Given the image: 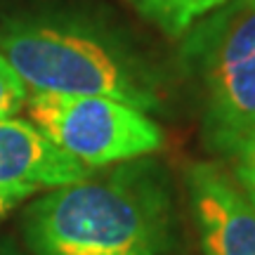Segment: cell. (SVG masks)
I'll return each mask as SVG.
<instances>
[{"label":"cell","instance_id":"obj_11","mask_svg":"<svg viewBox=\"0 0 255 255\" xmlns=\"http://www.w3.org/2000/svg\"><path fill=\"white\" fill-rule=\"evenodd\" d=\"M0 255H19V253H14V251H5V248H2V251H0Z\"/></svg>","mask_w":255,"mask_h":255},{"label":"cell","instance_id":"obj_5","mask_svg":"<svg viewBox=\"0 0 255 255\" xmlns=\"http://www.w3.org/2000/svg\"><path fill=\"white\" fill-rule=\"evenodd\" d=\"M187 191L203 255H255V206L215 163L187 168Z\"/></svg>","mask_w":255,"mask_h":255},{"label":"cell","instance_id":"obj_10","mask_svg":"<svg viewBox=\"0 0 255 255\" xmlns=\"http://www.w3.org/2000/svg\"><path fill=\"white\" fill-rule=\"evenodd\" d=\"M21 199H26L24 194H19V191H5L0 189V215H5L12 206H17Z\"/></svg>","mask_w":255,"mask_h":255},{"label":"cell","instance_id":"obj_9","mask_svg":"<svg viewBox=\"0 0 255 255\" xmlns=\"http://www.w3.org/2000/svg\"><path fill=\"white\" fill-rule=\"evenodd\" d=\"M234 173H237V184L244 189L251 203L255 206V139H251L237 156H234Z\"/></svg>","mask_w":255,"mask_h":255},{"label":"cell","instance_id":"obj_4","mask_svg":"<svg viewBox=\"0 0 255 255\" xmlns=\"http://www.w3.org/2000/svg\"><path fill=\"white\" fill-rule=\"evenodd\" d=\"M24 109L59 151L90 170L151 156L165 139L146 111L111 97L31 92Z\"/></svg>","mask_w":255,"mask_h":255},{"label":"cell","instance_id":"obj_2","mask_svg":"<svg viewBox=\"0 0 255 255\" xmlns=\"http://www.w3.org/2000/svg\"><path fill=\"white\" fill-rule=\"evenodd\" d=\"M0 55L31 92L97 95L142 111L161 104L158 81L128 47L100 28L55 14L0 21Z\"/></svg>","mask_w":255,"mask_h":255},{"label":"cell","instance_id":"obj_8","mask_svg":"<svg viewBox=\"0 0 255 255\" xmlns=\"http://www.w3.org/2000/svg\"><path fill=\"white\" fill-rule=\"evenodd\" d=\"M31 90L19 73L5 62V57L0 55V121L12 119L14 114L26 107V100Z\"/></svg>","mask_w":255,"mask_h":255},{"label":"cell","instance_id":"obj_1","mask_svg":"<svg viewBox=\"0 0 255 255\" xmlns=\"http://www.w3.org/2000/svg\"><path fill=\"white\" fill-rule=\"evenodd\" d=\"M33 255H168L170 199L146 161L47 189L24 213Z\"/></svg>","mask_w":255,"mask_h":255},{"label":"cell","instance_id":"obj_7","mask_svg":"<svg viewBox=\"0 0 255 255\" xmlns=\"http://www.w3.org/2000/svg\"><path fill=\"white\" fill-rule=\"evenodd\" d=\"M142 19L168 38H180L196 21L227 5L229 0H126Z\"/></svg>","mask_w":255,"mask_h":255},{"label":"cell","instance_id":"obj_3","mask_svg":"<svg viewBox=\"0 0 255 255\" xmlns=\"http://www.w3.org/2000/svg\"><path fill=\"white\" fill-rule=\"evenodd\" d=\"M206 144L237 156L255 139V0H229L184 33Z\"/></svg>","mask_w":255,"mask_h":255},{"label":"cell","instance_id":"obj_6","mask_svg":"<svg viewBox=\"0 0 255 255\" xmlns=\"http://www.w3.org/2000/svg\"><path fill=\"white\" fill-rule=\"evenodd\" d=\"M95 170L59 151L31 121H0V189L33 196L85 180Z\"/></svg>","mask_w":255,"mask_h":255}]
</instances>
